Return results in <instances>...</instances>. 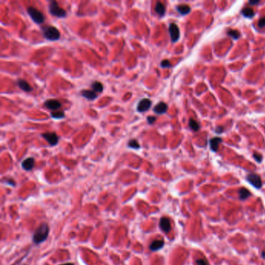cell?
<instances>
[{
    "label": "cell",
    "mask_w": 265,
    "mask_h": 265,
    "mask_svg": "<svg viewBox=\"0 0 265 265\" xmlns=\"http://www.w3.org/2000/svg\"><path fill=\"white\" fill-rule=\"evenodd\" d=\"M49 227L47 223H42L37 227L33 236V241L36 244L43 243L48 236Z\"/></svg>",
    "instance_id": "6da1fadb"
},
{
    "label": "cell",
    "mask_w": 265,
    "mask_h": 265,
    "mask_svg": "<svg viewBox=\"0 0 265 265\" xmlns=\"http://www.w3.org/2000/svg\"><path fill=\"white\" fill-rule=\"evenodd\" d=\"M43 35L47 40L55 41L59 39L60 32L56 27L53 26H46L43 28Z\"/></svg>",
    "instance_id": "7a4b0ae2"
},
{
    "label": "cell",
    "mask_w": 265,
    "mask_h": 265,
    "mask_svg": "<svg viewBox=\"0 0 265 265\" xmlns=\"http://www.w3.org/2000/svg\"><path fill=\"white\" fill-rule=\"evenodd\" d=\"M49 13L54 17L58 18H64L66 17V12L64 9L60 7L58 3L55 1H51L48 6Z\"/></svg>",
    "instance_id": "3957f363"
},
{
    "label": "cell",
    "mask_w": 265,
    "mask_h": 265,
    "mask_svg": "<svg viewBox=\"0 0 265 265\" xmlns=\"http://www.w3.org/2000/svg\"><path fill=\"white\" fill-rule=\"evenodd\" d=\"M27 13L34 22L37 24H41L45 22V16L40 10L33 6H30L27 9Z\"/></svg>",
    "instance_id": "277c9868"
},
{
    "label": "cell",
    "mask_w": 265,
    "mask_h": 265,
    "mask_svg": "<svg viewBox=\"0 0 265 265\" xmlns=\"http://www.w3.org/2000/svg\"><path fill=\"white\" fill-rule=\"evenodd\" d=\"M246 180L251 185H253L257 189H260L262 187V180L261 177L257 173H249L246 176Z\"/></svg>",
    "instance_id": "5b68a950"
},
{
    "label": "cell",
    "mask_w": 265,
    "mask_h": 265,
    "mask_svg": "<svg viewBox=\"0 0 265 265\" xmlns=\"http://www.w3.org/2000/svg\"><path fill=\"white\" fill-rule=\"evenodd\" d=\"M169 32H170V38L172 42H177L180 38V29L176 24H170L169 26Z\"/></svg>",
    "instance_id": "8992f818"
},
{
    "label": "cell",
    "mask_w": 265,
    "mask_h": 265,
    "mask_svg": "<svg viewBox=\"0 0 265 265\" xmlns=\"http://www.w3.org/2000/svg\"><path fill=\"white\" fill-rule=\"evenodd\" d=\"M42 137L48 142L50 146H56L58 142V137L55 132H47L41 135Z\"/></svg>",
    "instance_id": "52a82bcc"
},
{
    "label": "cell",
    "mask_w": 265,
    "mask_h": 265,
    "mask_svg": "<svg viewBox=\"0 0 265 265\" xmlns=\"http://www.w3.org/2000/svg\"><path fill=\"white\" fill-rule=\"evenodd\" d=\"M151 106H152V101L151 100L148 98L141 99L139 102L137 106V110L139 112H146L149 110Z\"/></svg>",
    "instance_id": "ba28073f"
},
{
    "label": "cell",
    "mask_w": 265,
    "mask_h": 265,
    "mask_svg": "<svg viewBox=\"0 0 265 265\" xmlns=\"http://www.w3.org/2000/svg\"><path fill=\"white\" fill-rule=\"evenodd\" d=\"M45 106L51 110H57L61 107V103L56 99H49L45 102Z\"/></svg>",
    "instance_id": "9c48e42d"
},
{
    "label": "cell",
    "mask_w": 265,
    "mask_h": 265,
    "mask_svg": "<svg viewBox=\"0 0 265 265\" xmlns=\"http://www.w3.org/2000/svg\"><path fill=\"white\" fill-rule=\"evenodd\" d=\"M159 227L165 233H168L171 230V224H170V219L167 217L161 218L160 221H159Z\"/></svg>",
    "instance_id": "30bf717a"
},
{
    "label": "cell",
    "mask_w": 265,
    "mask_h": 265,
    "mask_svg": "<svg viewBox=\"0 0 265 265\" xmlns=\"http://www.w3.org/2000/svg\"><path fill=\"white\" fill-rule=\"evenodd\" d=\"M35 164L34 159L32 157H28V158L25 159L22 162V168L25 170L26 171H30L34 168Z\"/></svg>",
    "instance_id": "8fae6325"
},
{
    "label": "cell",
    "mask_w": 265,
    "mask_h": 265,
    "mask_svg": "<svg viewBox=\"0 0 265 265\" xmlns=\"http://www.w3.org/2000/svg\"><path fill=\"white\" fill-rule=\"evenodd\" d=\"M167 109H168V106H167V103H164V102H159L154 107L153 111L157 114H165L167 112Z\"/></svg>",
    "instance_id": "7c38bea8"
},
{
    "label": "cell",
    "mask_w": 265,
    "mask_h": 265,
    "mask_svg": "<svg viewBox=\"0 0 265 265\" xmlns=\"http://www.w3.org/2000/svg\"><path fill=\"white\" fill-rule=\"evenodd\" d=\"M80 93L84 98L87 99L89 100H93L98 97L97 93L94 92L93 90H89V89H83V90L81 91Z\"/></svg>",
    "instance_id": "4fadbf2b"
},
{
    "label": "cell",
    "mask_w": 265,
    "mask_h": 265,
    "mask_svg": "<svg viewBox=\"0 0 265 265\" xmlns=\"http://www.w3.org/2000/svg\"><path fill=\"white\" fill-rule=\"evenodd\" d=\"M164 246V241L162 240H154L150 245H149V249L152 251H157V250H160L161 248L163 247Z\"/></svg>",
    "instance_id": "5bb4252c"
},
{
    "label": "cell",
    "mask_w": 265,
    "mask_h": 265,
    "mask_svg": "<svg viewBox=\"0 0 265 265\" xmlns=\"http://www.w3.org/2000/svg\"><path fill=\"white\" fill-rule=\"evenodd\" d=\"M222 141V139L221 138H213L209 141L210 144V148L213 152H217L219 149V146L220 143Z\"/></svg>",
    "instance_id": "9a60e30c"
},
{
    "label": "cell",
    "mask_w": 265,
    "mask_h": 265,
    "mask_svg": "<svg viewBox=\"0 0 265 265\" xmlns=\"http://www.w3.org/2000/svg\"><path fill=\"white\" fill-rule=\"evenodd\" d=\"M17 84L19 88L22 89V90L25 91V92L29 93L32 90V87H30V84L26 80H24V79H19V80L17 81Z\"/></svg>",
    "instance_id": "2e32d148"
},
{
    "label": "cell",
    "mask_w": 265,
    "mask_h": 265,
    "mask_svg": "<svg viewBox=\"0 0 265 265\" xmlns=\"http://www.w3.org/2000/svg\"><path fill=\"white\" fill-rule=\"evenodd\" d=\"M155 10L156 13L158 14L159 17H162V16H164V14H165L166 13V7L162 3L158 2V3H156V4Z\"/></svg>",
    "instance_id": "e0dca14e"
},
{
    "label": "cell",
    "mask_w": 265,
    "mask_h": 265,
    "mask_svg": "<svg viewBox=\"0 0 265 265\" xmlns=\"http://www.w3.org/2000/svg\"><path fill=\"white\" fill-rule=\"evenodd\" d=\"M177 11L181 15H187L191 11V7L188 5H179L177 7Z\"/></svg>",
    "instance_id": "ac0fdd59"
},
{
    "label": "cell",
    "mask_w": 265,
    "mask_h": 265,
    "mask_svg": "<svg viewBox=\"0 0 265 265\" xmlns=\"http://www.w3.org/2000/svg\"><path fill=\"white\" fill-rule=\"evenodd\" d=\"M91 87H92L93 90L95 93H102L103 90V86L101 82H98V81H94L92 84H91Z\"/></svg>",
    "instance_id": "d6986e66"
},
{
    "label": "cell",
    "mask_w": 265,
    "mask_h": 265,
    "mask_svg": "<svg viewBox=\"0 0 265 265\" xmlns=\"http://www.w3.org/2000/svg\"><path fill=\"white\" fill-rule=\"evenodd\" d=\"M239 194H240V198L241 200H246L249 197L251 196V193L250 192L248 189L244 188H242L239 191Z\"/></svg>",
    "instance_id": "ffe728a7"
},
{
    "label": "cell",
    "mask_w": 265,
    "mask_h": 265,
    "mask_svg": "<svg viewBox=\"0 0 265 265\" xmlns=\"http://www.w3.org/2000/svg\"><path fill=\"white\" fill-rule=\"evenodd\" d=\"M241 13L243 14V17H247V18H251L254 16V11L252 8L250 7H246L242 10Z\"/></svg>",
    "instance_id": "44dd1931"
},
{
    "label": "cell",
    "mask_w": 265,
    "mask_h": 265,
    "mask_svg": "<svg viewBox=\"0 0 265 265\" xmlns=\"http://www.w3.org/2000/svg\"><path fill=\"white\" fill-rule=\"evenodd\" d=\"M189 127L193 130L194 131H198L200 129V125L194 119H190L189 121Z\"/></svg>",
    "instance_id": "7402d4cb"
},
{
    "label": "cell",
    "mask_w": 265,
    "mask_h": 265,
    "mask_svg": "<svg viewBox=\"0 0 265 265\" xmlns=\"http://www.w3.org/2000/svg\"><path fill=\"white\" fill-rule=\"evenodd\" d=\"M128 146L129 148H131V149H139L140 148V145L138 142L137 140L135 139H131L128 143Z\"/></svg>",
    "instance_id": "603a6c76"
},
{
    "label": "cell",
    "mask_w": 265,
    "mask_h": 265,
    "mask_svg": "<svg viewBox=\"0 0 265 265\" xmlns=\"http://www.w3.org/2000/svg\"><path fill=\"white\" fill-rule=\"evenodd\" d=\"M51 118H55V119H61V118H63L65 117V113L63 111L56 110V111L51 112Z\"/></svg>",
    "instance_id": "cb8c5ba5"
},
{
    "label": "cell",
    "mask_w": 265,
    "mask_h": 265,
    "mask_svg": "<svg viewBox=\"0 0 265 265\" xmlns=\"http://www.w3.org/2000/svg\"><path fill=\"white\" fill-rule=\"evenodd\" d=\"M227 34H228L229 36H230V37H232V38L236 39V40L238 39L239 37L240 36V33L236 30H230L228 32H227Z\"/></svg>",
    "instance_id": "d4e9b609"
},
{
    "label": "cell",
    "mask_w": 265,
    "mask_h": 265,
    "mask_svg": "<svg viewBox=\"0 0 265 265\" xmlns=\"http://www.w3.org/2000/svg\"><path fill=\"white\" fill-rule=\"evenodd\" d=\"M197 265H209V261L204 258H200V259L196 260Z\"/></svg>",
    "instance_id": "484cf974"
},
{
    "label": "cell",
    "mask_w": 265,
    "mask_h": 265,
    "mask_svg": "<svg viewBox=\"0 0 265 265\" xmlns=\"http://www.w3.org/2000/svg\"><path fill=\"white\" fill-rule=\"evenodd\" d=\"M172 66L171 63L170 62V61L169 60H162V61H161V67L162 68H170Z\"/></svg>",
    "instance_id": "4316f807"
},
{
    "label": "cell",
    "mask_w": 265,
    "mask_h": 265,
    "mask_svg": "<svg viewBox=\"0 0 265 265\" xmlns=\"http://www.w3.org/2000/svg\"><path fill=\"white\" fill-rule=\"evenodd\" d=\"M253 158H254L255 160L258 162H261L263 160V156L260 153H257V152H254L253 155Z\"/></svg>",
    "instance_id": "83f0119b"
},
{
    "label": "cell",
    "mask_w": 265,
    "mask_h": 265,
    "mask_svg": "<svg viewBox=\"0 0 265 265\" xmlns=\"http://www.w3.org/2000/svg\"><path fill=\"white\" fill-rule=\"evenodd\" d=\"M156 121V118L154 116H149L147 118V121L149 125H152Z\"/></svg>",
    "instance_id": "f1b7e54d"
},
{
    "label": "cell",
    "mask_w": 265,
    "mask_h": 265,
    "mask_svg": "<svg viewBox=\"0 0 265 265\" xmlns=\"http://www.w3.org/2000/svg\"><path fill=\"white\" fill-rule=\"evenodd\" d=\"M258 27H265V17L261 18L258 21Z\"/></svg>",
    "instance_id": "f546056e"
},
{
    "label": "cell",
    "mask_w": 265,
    "mask_h": 265,
    "mask_svg": "<svg viewBox=\"0 0 265 265\" xmlns=\"http://www.w3.org/2000/svg\"><path fill=\"white\" fill-rule=\"evenodd\" d=\"M223 130H224L223 127H221V126H218L217 128H215V131H216V133H218V134L222 133V131H223Z\"/></svg>",
    "instance_id": "4dcf8cb0"
},
{
    "label": "cell",
    "mask_w": 265,
    "mask_h": 265,
    "mask_svg": "<svg viewBox=\"0 0 265 265\" xmlns=\"http://www.w3.org/2000/svg\"><path fill=\"white\" fill-rule=\"evenodd\" d=\"M260 3V1H257V0H256V1H250L249 2V4L250 5H252V6H253V5H256V4H258V3Z\"/></svg>",
    "instance_id": "1f68e13d"
},
{
    "label": "cell",
    "mask_w": 265,
    "mask_h": 265,
    "mask_svg": "<svg viewBox=\"0 0 265 265\" xmlns=\"http://www.w3.org/2000/svg\"><path fill=\"white\" fill-rule=\"evenodd\" d=\"M61 265H74L72 264V263H66V264H61Z\"/></svg>",
    "instance_id": "d6a6232c"
},
{
    "label": "cell",
    "mask_w": 265,
    "mask_h": 265,
    "mask_svg": "<svg viewBox=\"0 0 265 265\" xmlns=\"http://www.w3.org/2000/svg\"><path fill=\"white\" fill-rule=\"evenodd\" d=\"M262 257H263V258H265V251L262 252Z\"/></svg>",
    "instance_id": "836d02e7"
}]
</instances>
